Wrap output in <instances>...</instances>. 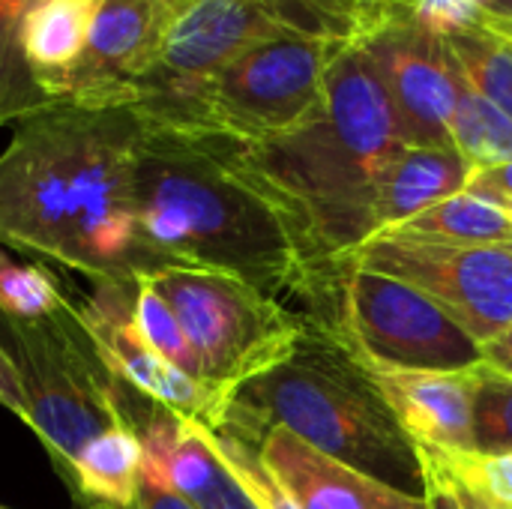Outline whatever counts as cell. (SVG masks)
<instances>
[{"label":"cell","instance_id":"obj_9","mask_svg":"<svg viewBox=\"0 0 512 509\" xmlns=\"http://www.w3.org/2000/svg\"><path fill=\"white\" fill-rule=\"evenodd\" d=\"M342 261L408 282L480 345L512 327V246H462L381 231Z\"/></svg>","mask_w":512,"mask_h":509},{"label":"cell","instance_id":"obj_8","mask_svg":"<svg viewBox=\"0 0 512 509\" xmlns=\"http://www.w3.org/2000/svg\"><path fill=\"white\" fill-rule=\"evenodd\" d=\"M342 48L279 30L234 57L174 123L162 126L204 129L246 144L279 138L321 108L324 72Z\"/></svg>","mask_w":512,"mask_h":509},{"label":"cell","instance_id":"obj_3","mask_svg":"<svg viewBox=\"0 0 512 509\" xmlns=\"http://www.w3.org/2000/svg\"><path fill=\"white\" fill-rule=\"evenodd\" d=\"M219 141L231 165L288 216L312 282L372 237L375 183L405 147L393 102L360 45L330 60L321 108L303 126L255 144Z\"/></svg>","mask_w":512,"mask_h":509},{"label":"cell","instance_id":"obj_20","mask_svg":"<svg viewBox=\"0 0 512 509\" xmlns=\"http://www.w3.org/2000/svg\"><path fill=\"white\" fill-rule=\"evenodd\" d=\"M279 30L333 45H360L396 0H258Z\"/></svg>","mask_w":512,"mask_h":509},{"label":"cell","instance_id":"obj_18","mask_svg":"<svg viewBox=\"0 0 512 509\" xmlns=\"http://www.w3.org/2000/svg\"><path fill=\"white\" fill-rule=\"evenodd\" d=\"M96 0H36L21 27V51L39 90L57 102L60 84L87 45Z\"/></svg>","mask_w":512,"mask_h":509},{"label":"cell","instance_id":"obj_6","mask_svg":"<svg viewBox=\"0 0 512 509\" xmlns=\"http://www.w3.org/2000/svg\"><path fill=\"white\" fill-rule=\"evenodd\" d=\"M0 345L27 396V429H33L69 489L81 450L105 429L126 423L117 378L87 336L75 300L39 321L0 312Z\"/></svg>","mask_w":512,"mask_h":509},{"label":"cell","instance_id":"obj_19","mask_svg":"<svg viewBox=\"0 0 512 509\" xmlns=\"http://www.w3.org/2000/svg\"><path fill=\"white\" fill-rule=\"evenodd\" d=\"M144 471V444L132 426H114L96 435L72 468L69 492L87 507L135 509Z\"/></svg>","mask_w":512,"mask_h":509},{"label":"cell","instance_id":"obj_15","mask_svg":"<svg viewBox=\"0 0 512 509\" xmlns=\"http://www.w3.org/2000/svg\"><path fill=\"white\" fill-rule=\"evenodd\" d=\"M417 447L474 453L477 366L465 372H405L363 363Z\"/></svg>","mask_w":512,"mask_h":509},{"label":"cell","instance_id":"obj_29","mask_svg":"<svg viewBox=\"0 0 512 509\" xmlns=\"http://www.w3.org/2000/svg\"><path fill=\"white\" fill-rule=\"evenodd\" d=\"M213 444L219 450V456L225 459V465L234 471V477L240 480V486L249 492V498L255 501L258 509H300L297 501L291 498V492L273 477V471L264 465L258 447L246 444L243 438L225 435V432H210Z\"/></svg>","mask_w":512,"mask_h":509},{"label":"cell","instance_id":"obj_31","mask_svg":"<svg viewBox=\"0 0 512 509\" xmlns=\"http://www.w3.org/2000/svg\"><path fill=\"white\" fill-rule=\"evenodd\" d=\"M135 509H192L171 486L168 480L144 459V471H141V486H138V501Z\"/></svg>","mask_w":512,"mask_h":509},{"label":"cell","instance_id":"obj_13","mask_svg":"<svg viewBox=\"0 0 512 509\" xmlns=\"http://www.w3.org/2000/svg\"><path fill=\"white\" fill-rule=\"evenodd\" d=\"M171 0H96L87 45L57 102L132 105L159 57Z\"/></svg>","mask_w":512,"mask_h":509},{"label":"cell","instance_id":"obj_33","mask_svg":"<svg viewBox=\"0 0 512 509\" xmlns=\"http://www.w3.org/2000/svg\"><path fill=\"white\" fill-rule=\"evenodd\" d=\"M420 450V447H417ZM423 468H426V489H423V501H426V509H465L459 495H456V486L453 480L444 474V468L429 456L423 453Z\"/></svg>","mask_w":512,"mask_h":509},{"label":"cell","instance_id":"obj_7","mask_svg":"<svg viewBox=\"0 0 512 509\" xmlns=\"http://www.w3.org/2000/svg\"><path fill=\"white\" fill-rule=\"evenodd\" d=\"M156 294L177 315L198 363V381L222 396L282 363L303 321L279 300L252 285L189 267L147 273Z\"/></svg>","mask_w":512,"mask_h":509},{"label":"cell","instance_id":"obj_28","mask_svg":"<svg viewBox=\"0 0 512 509\" xmlns=\"http://www.w3.org/2000/svg\"><path fill=\"white\" fill-rule=\"evenodd\" d=\"M423 453H429L462 489L495 507L512 509V453Z\"/></svg>","mask_w":512,"mask_h":509},{"label":"cell","instance_id":"obj_38","mask_svg":"<svg viewBox=\"0 0 512 509\" xmlns=\"http://www.w3.org/2000/svg\"><path fill=\"white\" fill-rule=\"evenodd\" d=\"M486 27H489V30H495L498 36H504V39H510L512 42V21H507V18H495V15H489V18H486Z\"/></svg>","mask_w":512,"mask_h":509},{"label":"cell","instance_id":"obj_23","mask_svg":"<svg viewBox=\"0 0 512 509\" xmlns=\"http://www.w3.org/2000/svg\"><path fill=\"white\" fill-rule=\"evenodd\" d=\"M453 69L465 84L483 93L512 117V42L489 27L456 33L444 39Z\"/></svg>","mask_w":512,"mask_h":509},{"label":"cell","instance_id":"obj_2","mask_svg":"<svg viewBox=\"0 0 512 509\" xmlns=\"http://www.w3.org/2000/svg\"><path fill=\"white\" fill-rule=\"evenodd\" d=\"M132 213L141 243L165 267L240 279L291 312L312 282L288 216L231 165L216 132L144 120Z\"/></svg>","mask_w":512,"mask_h":509},{"label":"cell","instance_id":"obj_34","mask_svg":"<svg viewBox=\"0 0 512 509\" xmlns=\"http://www.w3.org/2000/svg\"><path fill=\"white\" fill-rule=\"evenodd\" d=\"M0 405L27 426V396H24V387L18 381V372L12 366L9 354L3 351V345H0Z\"/></svg>","mask_w":512,"mask_h":509},{"label":"cell","instance_id":"obj_22","mask_svg":"<svg viewBox=\"0 0 512 509\" xmlns=\"http://www.w3.org/2000/svg\"><path fill=\"white\" fill-rule=\"evenodd\" d=\"M450 141L453 150L471 165V171L507 165L512 162V117L459 78Z\"/></svg>","mask_w":512,"mask_h":509},{"label":"cell","instance_id":"obj_25","mask_svg":"<svg viewBox=\"0 0 512 509\" xmlns=\"http://www.w3.org/2000/svg\"><path fill=\"white\" fill-rule=\"evenodd\" d=\"M72 297L63 282L42 264L15 261L0 246V312L18 321H39L66 309Z\"/></svg>","mask_w":512,"mask_h":509},{"label":"cell","instance_id":"obj_11","mask_svg":"<svg viewBox=\"0 0 512 509\" xmlns=\"http://www.w3.org/2000/svg\"><path fill=\"white\" fill-rule=\"evenodd\" d=\"M360 48L372 60L393 102L402 141L411 147H453L450 120L459 93V72L450 63L444 39L432 36L396 0L381 27Z\"/></svg>","mask_w":512,"mask_h":509},{"label":"cell","instance_id":"obj_35","mask_svg":"<svg viewBox=\"0 0 512 509\" xmlns=\"http://www.w3.org/2000/svg\"><path fill=\"white\" fill-rule=\"evenodd\" d=\"M483 363L512 378V327H507L501 336H495L492 342L483 345Z\"/></svg>","mask_w":512,"mask_h":509},{"label":"cell","instance_id":"obj_4","mask_svg":"<svg viewBox=\"0 0 512 509\" xmlns=\"http://www.w3.org/2000/svg\"><path fill=\"white\" fill-rule=\"evenodd\" d=\"M285 429L321 456L402 495L423 498L426 468L369 369L324 330L306 327L294 351L240 384L216 432L258 444Z\"/></svg>","mask_w":512,"mask_h":509},{"label":"cell","instance_id":"obj_1","mask_svg":"<svg viewBox=\"0 0 512 509\" xmlns=\"http://www.w3.org/2000/svg\"><path fill=\"white\" fill-rule=\"evenodd\" d=\"M141 129L132 105L51 102L18 120L0 153V246L36 252L93 285L162 270L132 213Z\"/></svg>","mask_w":512,"mask_h":509},{"label":"cell","instance_id":"obj_27","mask_svg":"<svg viewBox=\"0 0 512 509\" xmlns=\"http://www.w3.org/2000/svg\"><path fill=\"white\" fill-rule=\"evenodd\" d=\"M474 453H512V378L477 366Z\"/></svg>","mask_w":512,"mask_h":509},{"label":"cell","instance_id":"obj_16","mask_svg":"<svg viewBox=\"0 0 512 509\" xmlns=\"http://www.w3.org/2000/svg\"><path fill=\"white\" fill-rule=\"evenodd\" d=\"M255 447L300 509H426L423 498L381 486L321 456L285 429H270Z\"/></svg>","mask_w":512,"mask_h":509},{"label":"cell","instance_id":"obj_10","mask_svg":"<svg viewBox=\"0 0 512 509\" xmlns=\"http://www.w3.org/2000/svg\"><path fill=\"white\" fill-rule=\"evenodd\" d=\"M273 33L279 27L258 0H171L156 66L132 108L144 120L174 123L216 72Z\"/></svg>","mask_w":512,"mask_h":509},{"label":"cell","instance_id":"obj_26","mask_svg":"<svg viewBox=\"0 0 512 509\" xmlns=\"http://www.w3.org/2000/svg\"><path fill=\"white\" fill-rule=\"evenodd\" d=\"M132 321L138 327V333L144 336V342L174 369H180L183 375H189L192 381H198V363L195 354L189 348V339L177 321V315L171 312V306L156 294V288L150 285L147 276H138L132 285ZM201 384V381H198Z\"/></svg>","mask_w":512,"mask_h":509},{"label":"cell","instance_id":"obj_24","mask_svg":"<svg viewBox=\"0 0 512 509\" xmlns=\"http://www.w3.org/2000/svg\"><path fill=\"white\" fill-rule=\"evenodd\" d=\"M33 3L36 0H0V126L18 123L51 105L33 81L21 51V27Z\"/></svg>","mask_w":512,"mask_h":509},{"label":"cell","instance_id":"obj_36","mask_svg":"<svg viewBox=\"0 0 512 509\" xmlns=\"http://www.w3.org/2000/svg\"><path fill=\"white\" fill-rule=\"evenodd\" d=\"M447 474V471H444ZM456 486V495H459V501H462V507L465 509H504V507H495V504H489V501H483V498H477L474 492H468V489H462L459 483H453Z\"/></svg>","mask_w":512,"mask_h":509},{"label":"cell","instance_id":"obj_12","mask_svg":"<svg viewBox=\"0 0 512 509\" xmlns=\"http://www.w3.org/2000/svg\"><path fill=\"white\" fill-rule=\"evenodd\" d=\"M132 282H96L93 291L75 300V312L93 339L96 351L135 393L156 402L168 414L216 432L225 420L228 396L192 381L168 366L138 333L132 321Z\"/></svg>","mask_w":512,"mask_h":509},{"label":"cell","instance_id":"obj_5","mask_svg":"<svg viewBox=\"0 0 512 509\" xmlns=\"http://www.w3.org/2000/svg\"><path fill=\"white\" fill-rule=\"evenodd\" d=\"M342 342L360 363L405 372H465L483 345L438 303L393 276L339 261L294 312Z\"/></svg>","mask_w":512,"mask_h":509},{"label":"cell","instance_id":"obj_21","mask_svg":"<svg viewBox=\"0 0 512 509\" xmlns=\"http://www.w3.org/2000/svg\"><path fill=\"white\" fill-rule=\"evenodd\" d=\"M408 237L462 243V246H512V213L507 207L474 195L459 192L417 213L414 219L390 228Z\"/></svg>","mask_w":512,"mask_h":509},{"label":"cell","instance_id":"obj_32","mask_svg":"<svg viewBox=\"0 0 512 509\" xmlns=\"http://www.w3.org/2000/svg\"><path fill=\"white\" fill-rule=\"evenodd\" d=\"M465 189L474 192V195H483V198H489V201H495L501 207H507L512 213V162L486 168V171H474Z\"/></svg>","mask_w":512,"mask_h":509},{"label":"cell","instance_id":"obj_17","mask_svg":"<svg viewBox=\"0 0 512 509\" xmlns=\"http://www.w3.org/2000/svg\"><path fill=\"white\" fill-rule=\"evenodd\" d=\"M471 165L453 147L405 144L381 171L372 195V237L390 231L432 204L465 192Z\"/></svg>","mask_w":512,"mask_h":509},{"label":"cell","instance_id":"obj_37","mask_svg":"<svg viewBox=\"0 0 512 509\" xmlns=\"http://www.w3.org/2000/svg\"><path fill=\"white\" fill-rule=\"evenodd\" d=\"M495 18H507L512 21V0H480Z\"/></svg>","mask_w":512,"mask_h":509},{"label":"cell","instance_id":"obj_14","mask_svg":"<svg viewBox=\"0 0 512 509\" xmlns=\"http://www.w3.org/2000/svg\"><path fill=\"white\" fill-rule=\"evenodd\" d=\"M126 426L144 444V459L192 509H258L234 471L219 456L210 429L180 420L117 378Z\"/></svg>","mask_w":512,"mask_h":509},{"label":"cell","instance_id":"obj_30","mask_svg":"<svg viewBox=\"0 0 512 509\" xmlns=\"http://www.w3.org/2000/svg\"><path fill=\"white\" fill-rule=\"evenodd\" d=\"M402 3L405 12L414 18V24H420L438 39L480 30L492 15L480 0H402Z\"/></svg>","mask_w":512,"mask_h":509},{"label":"cell","instance_id":"obj_39","mask_svg":"<svg viewBox=\"0 0 512 509\" xmlns=\"http://www.w3.org/2000/svg\"><path fill=\"white\" fill-rule=\"evenodd\" d=\"M0 509H9V507H3V504H0ZM87 509H108V507H87Z\"/></svg>","mask_w":512,"mask_h":509}]
</instances>
